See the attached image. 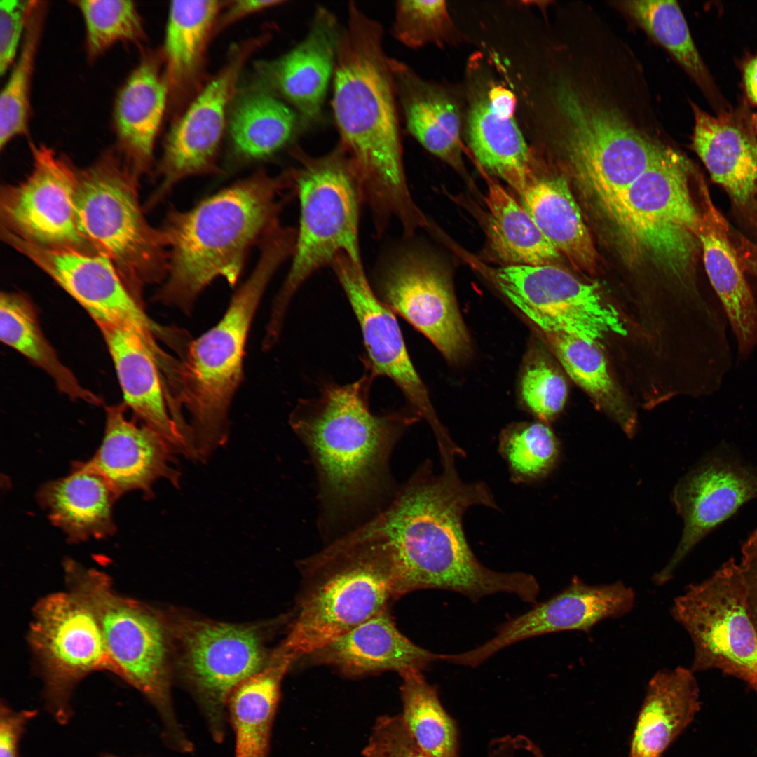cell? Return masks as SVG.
<instances>
[{"instance_id": "6da1fadb", "label": "cell", "mask_w": 757, "mask_h": 757, "mask_svg": "<svg viewBox=\"0 0 757 757\" xmlns=\"http://www.w3.org/2000/svg\"><path fill=\"white\" fill-rule=\"evenodd\" d=\"M442 470L436 474L425 462L392 503L360 529L389 552L396 573V599L418 589L463 594L472 601L496 593L536 603L540 592L534 576L498 572L484 566L473 553L463 530V517L475 505L498 509L483 482H465L456 469L455 448L439 451Z\"/></svg>"}, {"instance_id": "7a4b0ae2", "label": "cell", "mask_w": 757, "mask_h": 757, "mask_svg": "<svg viewBox=\"0 0 757 757\" xmlns=\"http://www.w3.org/2000/svg\"><path fill=\"white\" fill-rule=\"evenodd\" d=\"M383 41L382 25L350 1L337 44L332 107L339 144L376 226L394 217L408 227L421 212L406 182L397 97Z\"/></svg>"}, {"instance_id": "3957f363", "label": "cell", "mask_w": 757, "mask_h": 757, "mask_svg": "<svg viewBox=\"0 0 757 757\" xmlns=\"http://www.w3.org/2000/svg\"><path fill=\"white\" fill-rule=\"evenodd\" d=\"M292 170H259L190 210L172 208L161 229L168 252L167 275L154 301L190 314L199 294L218 278L235 285L250 247L280 221Z\"/></svg>"}, {"instance_id": "277c9868", "label": "cell", "mask_w": 757, "mask_h": 757, "mask_svg": "<svg viewBox=\"0 0 757 757\" xmlns=\"http://www.w3.org/2000/svg\"><path fill=\"white\" fill-rule=\"evenodd\" d=\"M374 376L366 371L351 383L324 385L318 397L299 401L289 424L313 458L325 519L352 513L386 484L391 450L416 416L371 412Z\"/></svg>"}, {"instance_id": "5b68a950", "label": "cell", "mask_w": 757, "mask_h": 757, "mask_svg": "<svg viewBox=\"0 0 757 757\" xmlns=\"http://www.w3.org/2000/svg\"><path fill=\"white\" fill-rule=\"evenodd\" d=\"M251 274L237 289L221 319L196 339H186L165 376L176 408L190 416L193 458L207 459L226 443L229 411L243 376L245 349L256 311L274 273L289 257L268 239Z\"/></svg>"}, {"instance_id": "8992f818", "label": "cell", "mask_w": 757, "mask_h": 757, "mask_svg": "<svg viewBox=\"0 0 757 757\" xmlns=\"http://www.w3.org/2000/svg\"><path fill=\"white\" fill-rule=\"evenodd\" d=\"M302 572L296 615L272 658L294 662L308 656L396 599L389 552L356 529L304 561Z\"/></svg>"}, {"instance_id": "52a82bcc", "label": "cell", "mask_w": 757, "mask_h": 757, "mask_svg": "<svg viewBox=\"0 0 757 757\" xmlns=\"http://www.w3.org/2000/svg\"><path fill=\"white\" fill-rule=\"evenodd\" d=\"M139 178L118 152L108 151L79 171L75 209L84 238L143 304L144 287L166 278L168 252L161 229L147 221L141 207Z\"/></svg>"}, {"instance_id": "ba28073f", "label": "cell", "mask_w": 757, "mask_h": 757, "mask_svg": "<svg viewBox=\"0 0 757 757\" xmlns=\"http://www.w3.org/2000/svg\"><path fill=\"white\" fill-rule=\"evenodd\" d=\"M69 589L91 608L100 626L115 674L154 707L170 744L186 737L172 705V643L166 611L118 594L105 573L64 561Z\"/></svg>"}, {"instance_id": "9c48e42d", "label": "cell", "mask_w": 757, "mask_h": 757, "mask_svg": "<svg viewBox=\"0 0 757 757\" xmlns=\"http://www.w3.org/2000/svg\"><path fill=\"white\" fill-rule=\"evenodd\" d=\"M294 157L299 162L292 169L300 203L299 228L292 266L266 326L271 337L280 336L292 297L313 273L332 264L341 253L362 266L358 239L362 196L345 149L339 143L320 157L296 149Z\"/></svg>"}, {"instance_id": "30bf717a", "label": "cell", "mask_w": 757, "mask_h": 757, "mask_svg": "<svg viewBox=\"0 0 757 757\" xmlns=\"http://www.w3.org/2000/svg\"><path fill=\"white\" fill-rule=\"evenodd\" d=\"M695 170L686 156L668 147L608 211L639 254L688 289L695 287L701 252L700 210L691 188Z\"/></svg>"}, {"instance_id": "8fae6325", "label": "cell", "mask_w": 757, "mask_h": 757, "mask_svg": "<svg viewBox=\"0 0 757 757\" xmlns=\"http://www.w3.org/2000/svg\"><path fill=\"white\" fill-rule=\"evenodd\" d=\"M179 669L198 700L214 740H223L233 689L269 662L258 625L216 622L166 611Z\"/></svg>"}, {"instance_id": "7c38bea8", "label": "cell", "mask_w": 757, "mask_h": 757, "mask_svg": "<svg viewBox=\"0 0 757 757\" xmlns=\"http://www.w3.org/2000/svg\"><path fill=\"white\" fill-rule=\"evenodd\" d=\"M670 613L692 640L693 672L718 669L757 690V632L740 565L730 559L712 577L689 585Z\"/></svg>"}, {"instance_id": "4fadbf2b", "label": "cell", "mask_w": 757, "mask_h": 757, "mask_svg": "<svg viewBox=\"0 0 757 757\" xmlns=\"http://www.w3.org/2000/svg\"><path fill=\"white\" fill-rule=\"evenodd\" d=\"M29 642L43 682L48 711L60 724L72 717L71 697L90 674H115L98 620L77 594L55 592L35 605Z\"/></svg>"}, {"instance_id": "5bb4252c", "label": "cell", "mask_w": 757, "mask_h": 757, "mask_svg": "<svg viewBox=\"0 0 757 757\" xmlns=\"http://www.w3.org/2000/svg\"><path fill=\"white\" fill-rule=\"evenodd\" d=\"M492 276L504 296L543 333L562 332L594 343L627 333L618 311L596 284L553 264L505 266Z\"/></svg>"}, {"instance_id": "9a60e30c", "label": "cell", "mask_w": 757, "mask_h": 757, "mask_svg": "<svg viewBox=\"0 0 757 757\" xmlns=\"http://www.w3.org/2000/svg\"><path fill=\"white\" fill-rule=\"evenodd\" d=\"M31 148L30 174L1 188V230L47 250L97 254L81 233L76 216L79 171L46 146Z\"/></svg>"}, {"instance_id": "2e32d148", "label": "cell", "mask_w": 757, "mask_h": 757, "mask_svg": "<svg viewBox=\"0 0 757 757\" xmlns=\"http://www.w3.org/2000/svg\"><path fill=\"white\" fill-rule=\"evenodd\" d=\"M265 38L237 45L228 62L203 88L167 136L158 168L160 181L146 207L157 205L182 180L219 172L217 154L244 64Z\"/></svg>"}, {"instance_id": "e0dca14e", "label": "cell", "mask_w": 757, "mask_h": 757, "mask_svg": "<svg viewBox=\"0 0 757 757\" xmlns=\"http://www.w3.org/2000/svg\"><path fill=\"white\" fill-rule=\"evenodd\" d=\"M463 132L484 171L503 179L520 196L535 177L536 158L516 118V97L482 56L466 71Z\"/></svg>"}, {"instance_id": "ac0fdd59", "label": "cell", "mask_w": 757, "mask_h": 757, "mask_svg": "<svg viewBox=\"0 0 757 757\" xmlns=\"http://www.w3.org/2000/svg\"><path fill=\"white\" fill-rule=\"evenodd\" d=\"M381 300L428 338L450 362L466 359L470 336L449 275L416 252L397 257L383 274Z\"/></svg>"}, {"instance_id": "d6986e66", "label": "cell", "mask_w": 757, "mask_h": 757, "mask_svg": "<svg viewBox=\"0 0 757 757\" xmlns=\"http://www.w3.org/2000/svg\"><path fill=\"white\" fill-rule=\"evenodd\" d=\"M636 594L622 581L589 585L579 577L551 598L501 625L490 640L450 655V663L476 667L502 649L532 637L564 631L589 633L599 622L623 617L634 608Z\"/></svg>"}, {"instance_id": "ffe728a7", "label": "cell", "mask_w": 757, "mask_h": 757, "mask_svg": "<svg viewBox=\"0 0 757 757\" xmlns=\"http://www.w3.org/2000/svg\"><path fill=\"white\" fill-rule=\"evenodd\" d=\"M641 129L629 121L600 123L556 139L583 189L607 211L669 147Z\"/></svg>"}, {"instance_id": "44dd1931", "label": "cell", "mask_w": 757, "mask_h": 757, "mask_svg": "<svg viewBox=\"0 0 757 757\" xmlns=\"http://www.w3.org/2000/svg\"><path fill=\"white\" fill-rule=\"evenodd\" d=\"M331 265L360 327L366 370L374 378L392 380L416 416L425 418L430 425L435 424L437 419L428 391L409 357L395 313L376 296L362 266L342 253Z\"/></svg>"}, {"instance_id": "7402d4cb", "label": "cell", "mask_w": 757, "mask_h": 757, "mask_svg": "<svg viewBox=\"0 0 757 757\" xmlns=\"http://www.w3.org/2000/svg\"><path fill=\"white\" fill-rule=\"evenodd\" d=\"M6 243L48 275L90 315L150 330L158 325L130 292L112 263L99 254L55 251L29 243L3 230Z\"/></svg>"}, {"instance_id": "603a6c76", "label": "cell", "mask_w": 757, "mask_h": 757, "mask_svg": "<svg viewBox=\"0 0 757 757\" xmlns=\"http://www.w3.org/2000/svg\"><path fill=\"white\" fill-rule=\"evenodd\" d=\"M692 147L735 212L757 231V135L745 104L711 115L690 102Z\"/></svg>"}, {"instance_id": "cb8c5ba5", "label": "cell", "mask_w": 757, "mask_h": 757, "mask_svg": "<svg viewBox=\"0 0 757 757\" xmlns=\"http://www.w3.org/2000/svg\"><path fill=\"white\" fill-rule=\"evenodd\" d=\"M107 346L124 404L161 435L176 453L187 456L172 412L173 403L158 364L165 353L151 331L108 320L95 321Z\"/></svg>"}, {"instance_id": "d4e9b609", "label": "cell", "mask_w": 757, "mask_h": 757, "mask_svg": "<svg viewBox=\"0 0 757 757\" xmlns=\"http://www.w3.org/2000/svg\"><path fill=\"white\" fill-rule=\"evenodd\" d=\"M341 29L335 15L320 6L306 36L286 54L257 67L261 87L289 103L301 125L321 115L333 77Z\"/></svg>"}, {"instance_id": "484cf974", "label": "cell", "mask_w": 757, "mask_h": 757, "mask_svg": "<svg viewBox=\"0 0 757 757\" xmlns=\"http://www.w3.org/2000/svg\"><path fill=\"white\" fill-rule=\"evenodd\" d=\"M757 496V473L735 463L715 459L691 472L676 486L674 500L684 521L678 546L653 581L663 585L678 565L712 528Z\"/></svg>"}, {"instance_id": "4316f807", "label": "cell", "mask_w": 757, "mask_h": 757, "mask_svg": "<svg viewBox=\"0 0 757 757\" xmlns=\"http://www.w3.org/2000/svg\"><path fill=\"white\" fill-rule=\"evenodd\" d=\"M124 404L106 407L103 439L88 463L119 497L134 490L151 496L153 485L160 479L178 486L180 475L172 465L173 448L149 426L128 420Z\"/></svg>"}, {"instance_id": "83f0119b", "label": "cell", "mask_w": 757, "mask_h": 757, "mask_svg": "<svg viewBox=\"0 0 757 757\" xmlns=\"http://www.w3.org/2000/svg\"><path fill=\"white\" fill-rule=\"evenodd\" d=\"M699 239L709 282L746 359L757 346V301L731 243L730 225L714 205L702 176L697 181Z\"/></svg>"}, {"instance_id": "f1b7e54d", "label": "cell", "mask_w": 757, "mask_h": 757, "mask_svg": "<svg viewBox=\"0 0 757 757\" xmlns=\"http://www.w3.org/2000/svg\"><path fill=\"white\" fill-rule=\"evenodd\" d=\"M311 661L359 677L395 671H422L440 660L439 654L414 643L397 628L386 609L335 638L308 655Z\"/></svg>"}, {"instance_id": "f546056e", "label": "cell", "mask_w": 757, "mask_h": 757, "mask_svg": "<svg viewBox=\"0 0 757 757\" xmlns=\"http://www.w3.org/2000/svg\"><path fill=\"white\" fill-rule=\"evenodd\" d=\"M169 95L159 56L146 53L116 95L113 118L118 150L139 177L151 168Z\"/></svg>"}, {"instance_id": "4dcf8cb0", "label": "cell", "mask_w": 757, "mask_h": 757, "mask_svg": "<svg viewBox=\"0 0 757 757\" xmlns=\"http://www.w3.org/2000/svg\"><path fill=\"white\" fill-rule=\"evenodd\" d=\"M390 64L409 132L431 154L461 171L464 113L457 98L405 63L390 58Z\"/></svg>"}, {"instance_id": "1f68e13d", "label": "cell", "mask_w": 757, "mask_h": 757, "mask_svg": "<svg viewBox=\"0 0 757 757\" xmlns=\"http://www.w3.org/2000/svg\"><path fill=\"white\" fill-rule=\"evenodd\" d=\"M118 498L88 462L76 463L67 476L43 484L37 493L50 522L73 543L112 535L113 507Z\"/></svg>"}, {"instance_id": "d6a6232c", "label": "cell", "mask_w": 757, "mask_h": 757, "mask_svg": "<svg viewBox=\"0 0 757 757\" xmlns=\"http://www.w3.org/2000/svg\"><path fill=\"white\" fill-rule=\"evenodd\" d=\"M700 708L699 688L691 669L657 671L647 683L628 757H662Z\"/></svg>"}, {"instance_id": "836d02e7", "label": "cell", "mask_w": 757, "mask_h": 757, "mask_svg": "<svg viewBox=\"0 0 757 757\" xmlns=\"http://www.w3.org/2000/svg\"><path fill=\"white\" fill-rule=\"evenodd\" d=\"M521 197L523 207L558 252L575 268L593 272L597 253L566 178L536 175Z\"/></svg>"}, {"instance_id": "e575fe53", "label": "cell", "mask_w": 757, "mask_h": 757, "mask_svg": "<svg viewBox=\"0 0 757 757\" xmlns=\"http://www.w3.org/2000/svg\"><path fill=\"white\" fill-rule=\"evenodd\" d=\"M293 663L271 659L231 692L226 709L235 735L234 757H268L282 681Z\"/></svg>"}, {"instance_id": "d590c367", "label": "cell", "mask_w": 757, "mask_h": 757, "mask_svg": "<svg viewBox=\"0 0 757 757\" xmlns=\"http://www.w3.org/2000/svg\"><path fill=\"white\" fill-rule=\"evenodd\" d=\"M229 116L232 148L243 161L263 159L285 146L301 123L285 101L261 87L235 100Z\"/></svg>"}, {"instance_id": "8d00e7d4", "label": "cell", "mask_w": 757, "mask_h": 757, "mask_svg": "<svg viewBox=\"0 0 757 757\" xmlns=\"http://www.w3.org/2000/svg\"><path fill=\"white\" fill-rule=\"evenodd\" d=\"M221 1H173L169 8L163 50L170 94L185 93L196 80Z\"/></svg>"}, {"instance_id": "74e56055", "label": "cell", "mask_w": 757, "mask_h": 757, "mask_svg": "<svg viewBox=\"0 0 757 757\" xmlns=\"http://www.w3.org/2000/svg\"><path fill=\"white\" fill-rule=\"evenodd\" d=\"M613 4L670 53L702 90L716 114L731 107L700 55L676 1L632 0Z\"/></svg>"}, {"instance_id": "f35d334b", "label": "cell", "mask_w": 757, "mask_h": 757, "mask_svg": "<svg viewBox=\"0 0 757 757\" xmlns=\"http://www.w3.org/2000/svg\"><path fill=\"white\" fill-rule=\"evenodd\" d=\"M487 236L496 258L511 265L552 264L559 252L531 215L505 189L486 175Z\"/></svg>"}, {"instance_id": "ab89813d", "label": "cell", "mask_w": 757, "mask_h": 757, "mask_svg": "<svg viewBox=\"0 0 757 757\" xmlns=\"http://www.w3.org/2000/svg\"><path fill=\"white\" fill-rule=\"evenodd\" d=\"M0 339L43 370L69 398L94 405L103 404L102 398L84 388L61 362L43 334L36 307L22 293H1Z\"/></svg>"}, {"instance_id": "60d3db41", "label": "cell", "mask_w": 757, "mask_h": 757, "mask_svg": "<svg viewBox=\"0 0 757 757\" xmlns=\"http://www.w3.org/2000/svg\"><path fill=\"white\" fill-rule=\"evenodd\" d=\"M400 675V715L416 744L428 757H458L456 723L442 705L436 686L420 670Z\"/></svg>"}, {"instance_id": "b9f144b4", "label": "cell", "mask_w": 757, "mask_h": 757, "mask_svg": "<svg viewBox=\"0 0 757 757\" xmlns=\"http://www.w3.org/2000/svg\"><path fill=\"white\" fill-rule=\"evenodd\" d=\"M544 334L570 378L615 418L628 435L632 434L634 415L618 390L596 343L562 332Z\"/></svg>"}, {"instance_id": "7bdbcfd3", "label": "cell", "mask_w": 757, "mask_h": 757, "mask_svg": "<svg viewBox=\"0 0 757 757\" xmlns=\"http://www.w3.org/2000/svg\"><path fill=\"white\" fill-rule=\"evenodd\" d=\"M46 3L37 1L29 15L18 55L0 95V147L27 133L34 65L41 39Z\"/></svg>"}, {"instance_id": "ee69618b", "label": "cell", "mask_w": 757, "mask_h": 757, "mask_svg": "<svg viewBox=\"0 0 757 757\" xmlns=\"http://www.w3.org/2000/svg\"><path fill=\"white\" fill-rule=\"evenodd\" d=\"M86 27L88 57L95 59L119 42L139 43L145 39L142 18L130 0L74 1Z\"/></svg>"}, {"instance_id": "f6af8a7d", "label": "cell", "mask_w": 757, "mask_h": 757, "mask_svg": "<svg viewBox=\"0 0 757 757\" xmlns=\"http://www.w3.org/2000/svg\"><path fill=\"white\" fill-rule=\"evenodd\" d=\"M500 450L515 481L527 482L543 477L553 468L559 443L547 425L529 423L506 430L500 438Z\"/></svg>"}, {"instance_id": "bcb514c9", "label": "cell", "mask_w": 757, "mask_h": 757, "mask_svg": "<svg viewBox=\"0 0 757 757\" xmlns=\"http://www.w3.org/2000/svg\"><path fill=\"white\" fill-rule=\"evenodd\" d=\"M392 30L396 39L411 48L428 44L443 47L459 39V32L442 0L397 1Z\"/></svg>"}, {"instance_id": "7dc6e473", "label": "cell", "mask_w": 757, "mask_h": 757, "mask_svg": "<svg viewBox=\"0 0 757 757\" xmlns=\"http://www.w3.org/2000/svg\"><path fill=\"white\" fill-rule=\"evenodd\" d=\"M521 393L528 409L540 419L548 421L563 409L568 388L564 376L554 366L536 356L524 369Z\"/></svg>"}, {"instance_id": "c3c4849f", "label": "cell", "mask_w": 757, "mask_h": 757, "mask_svg": "<svg viewBox=\"0 0 757 757\" xmlns=\"http://www.w3.org/2000/svg\"><path fill=\"white\" fill-rule=\"evenodd\" d=\"M363 757H428L407 730L400 714L378 718Z\"/></svg>"}, {"instance_id": "681fc988", "label": "cell", "mask_w": 757, "mask_h": 757, "mask_svg": "<svg viewBox=\"0 0 757 757\" xmlns=\"http://www.w3.org/2000/svg\"><path fill=\"white\" fill-rule=\"evenodd\" d=\"M37 1H0V74L12 67L20 48L27 22Z\"/></svg>"}, {"instance_id": "f907efd6", "label": "cell", "mask_w": 757, "mask_h": 757, "mask_svg": "<svg viewBox=\"0 0 757 757\" xmlns=\"http://www.w3.org/2000/svg\"><path fill=\"white\" fill-rule=\"evenodd\" d=\"M35 709L16 711L5 702L0 705V757H19V747L27 725L36 716Z\"/></svg>"}, {"instance_id": "816d5d0a", "label": "cell", "mask_w": 757, "mask_h": 757, "mask_svg": "<svg viewBox=\"0 0 757 757\" xmlns=\"http://www.w3.org/2000/svg\"><path fill=\"white\" fill-rule=\"evenodd\" d=\"M285 3L282 0H239L230 3L226 11L219 18L215 32L250 15L262 11Z\"/></svg>"}, {"instance_id": "f5cc1de1", "label": "cell", "mask_w": 757, "mask_h": 757, "mask_svg": "<svg viewBox=\"0 0 757 757\" xmlns=\"http://www.w3.org/2000/svg\"><path fill=\"white\" fill-rule=\"evenodd\" d=\"M730 238L739 262L745 272L757 279V244L750 240L731 226Z\"/></svg>"}, {"instance_id": "db71d44e", "label": "cell", "mask_w": 757, "mask_h": 757, "mask_svg": "<svg viewBox=\"0 0 757 757\" xmlns=\"http://www.w3.org/2000/svg\"><path fill=\"white\" fill-rule=\"evenodd\" d=\"M740 567L746 585L748 611L757 632V560L742 557Z\"/></svg>"}, {"instance_id": "11a10c76", "label": "cell", "mask_w": 757, "mask_h": 757, "mask_svg": "<svg viewBox=\"0 0 757 757\" xmlns=\"http://www.w3.org/2000/svg\"><path fill=\"white\" fill-rule=\"evenodd\" d=\"M742 74L746 97L757 106V53L744 60Z\"/></svg>"}, {"instance_id": "9f6ffc18", "label": "cell", "mask_w": 757, "mask_h": 757, "mask_svg": "<svg viewBox=\"0 0 757 757\" xmlns=\"http://www.w3.org/2000/svg\"><path fill=\"white\" fill-rule=\"evenodd\" d=\"M742 555L757 560V529L743 545Z\"/></svg>"}, {"instance_id": "6f0895ef", "label": "cell", "mask_w": 757, "mask_h": 757, "mask_svg": "<svg viewBox=\"0 0 757 757\" xmlns=\"http://www.w3.org/2000/svg\"><path fill=\"white\" fill-rule=\"evenodd\" d=\"M753 125L755 132L757 135V114L753 115Z\"/></svg>"}, {"instance_id": "680465c9", "label": "cell", "mask_w": 757, "mask_h": 757, "mask_svg": "<svg viewBox=\"0 0 757 757\" xmlns=\"http://www.w3.org/2000/svg\"><path fill=\"white\" fill-rule=\"evenodd\" d=\"M102 755H103V756H104V757H122V756H116V755H114V754H111V753H104V754H102Z\"/></svg>"}, {"instance_id": "91938a15", "label": "cell", "mask_w": 757, "mask_h": 757, "mask_svg": "<svg viewBox=\"0 0 757 757\" xmlns=\"http://www.w3.org/2000/svg\"><path fill=\"white\" fill-rule=\"evenodd\" d=\"M99 757H104V756H103V755L102 754V755H101L100 756H99Z\"/></svg>"}]
</instances>
